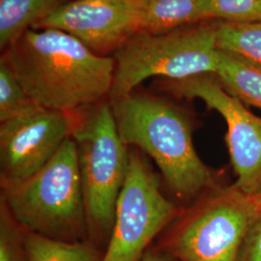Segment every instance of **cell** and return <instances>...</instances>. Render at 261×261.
<instances>
[{"label":"cell","mask_w":261,"mask_h":261,"mask_svg":"<svg viewBox=\"0 0 261 261\" xmlns=\"http://www.w3.org/2000/svg\"><path fill=\"white\" fill-rule=\"evenodd\" d=\"M5 58L39 106L75 113L103 101L112 90L115 60L94 53L56 28H31Z\"/></svg>","instance_id":"cell-1"},{"label":"cell","mask_w":261,"mask_h":261,"mask_svg":"<svg viewBox=\"0 0 261 261\" xmlns=\"http://www.w3.org/2000/svg\"><path fill=\"white\" fill-rule=\"evenodd\" d=\"M111 103L123 143L153 159L175 196L190 199L214 189L215 176L196 153L191 122L181 109L135 92Z\"/></svg>","instance_id":"cell-2"},{"label":"cell","mask_w":261,"mask_h":261,"mask_svg":"<svg viewBox=\"0 0 261 261\" xmlns=\"http://www.w3.org/2000/svg\"><path fill=\"white\" fill-rule=\"evenodd\" d=\"M2 190L1 201L27 231L67 242L86 241L84 193L72 137L37 173Z\"/></svg>","instance_id":"cell-3"},{"label":"cell","mask_w":261,"mask_h":261,"mask_svg":"<svg viewBox=\"0 0 261 261\" xmlns=\"http://www.w3.org/2000/svg\"><path fill=\"white\" fill-rule=\"evenodd\" d=\"M218 53L216 23L202 22L163 33L138 31L113 53L115 72L110 98L128 96L154 76L181 81L215 75Z\"/></svg>","instance_id":"cell-4"},{"label":"cell","mask_w":261,"mask_h":261,"mask_svg":"<svg viewBox=\"0 0 261 261\" xmlns=\"http://www.w3.org/2000/svg\"><path fill=\"white\" fill-rule=\"evenodd\" d=\"M76 143L88 237L110 239L115 207L129 168L130 151L117 130L112 103L101 101L75 119Z\"/></svg>","instance_id":"cell-5"},{"label":"cell","mask_w":261,"mask_h":261,"mask_svg":"<svg viewBox=\"0 0 261 261\" xmlns=\"http://www.w3.org/2000/svg\"><path fill=\"white\" fill-rule=\"evenodd\" d=\"M260 213V196L232 185L213 189L176 227L168 251L180 261H240L246 236Z\"/></svg>","instance_id":"cell-6"},{"label":"cell","mask_w":261,"mask_h":261,"mask_svg":"<svg viewBox=\"0 0 261 261\" xmlns=\"http://www.w3.org/2000/svg\"><path fill=\"white\" fill-rule=\"evenodd\" d=\"M177 214L176 206L162 194L147 161L139 151L130 150L128 173L102 261H141L151 241Z\"/></svg>","instance_id":"cell-7"},{"label":"cell","mask_w":261,"mask_h":261,"mask_svg":"<svg viewBox=\"0 0 261 261\" xmlns=\"http://www.w3.org/2000/svg\"><path fill=\"white\" fill-rule=\"evenodd\" d=\"M170 92L180 98L199 99L226 123L225 140L236 174L232 186L250 196L261 193V117L228 93L215 75L167 81Z\"/></svg>","instance_id":"cell-8"},{"label":"cell","mask_w":261,"mask_h":261,"mask_svg":"<svg viewBox=\"0 0 261 261\" xmlns=\"http://www.w3.org/2000/svg\"><path fill=\"white\" fill-rule=\"evenodd\" d=\"M75 113L38 107L0 124L1 187L27 180L44 168L72 136Z\"/></svg>","instance_id":"cell-9"},{"label":"cell","mask_w":261,"mask_h":261,"mask_svg":"<svg viewBox=\"0 0 261 261\" xmlns=\"http://www.w3.org/2000/svg\"><path fill=\"white\" fill-rule=\"evenodd\" d=\"M34 29L56 28L103 56L140 30L139 0H75L63 3Z\"/></svg>","instance_id":"cell-10"},{"label":"cell","mask_w":261,"mask_h":261,"mask_svg":"<svg viewBox=\"0 0 261 261\" xmlns=\"http://www.w3.org/2000/svg\"><path fill=\"white\" fill-rule=\"evenodd\" d=\"M140 30L163 33L212 19L210 0H139Z\"/></svg>","instance_id":"cell-11"},{"label":"cell","mask_w":261,"mask_h":261,"mask_svg":"<svg viewBox=\"0 0 261 261\" xmlns=\"http://www.w3.org/2000/svg\"><path fill=\"white\" fill-rule=\"evenodd\" d=\"M215 75L230 95L261 110V66L219 49Z\"/></svg>","instance_id":"cell-12"},{"label":"cell","mask_w":261,"mask_h":261,"mask_svg":"<svg viewBox=\"0 0 261 261\" xmlns=\"http://www.w3.org/2000/svg\"><path fill=\"white\" fill-rule=\"evenodd\" d=\"M63 0H0V47L9 48L28 30L46 19Z\"/></svg>","instance_id":"cell-13"},{"label":"cell","mask_w":261,"mask_h":261,"mask_svg":"<svg viewBox=\"0 0 261 261\" xmlns=\"http://www.w3.org/2000/svg\"><path fill=\"white\" fill-rule=\"evenodd\" d=\"M24 245L28 261H102L88 241L67 242L25 230Z\"/></svg>","instance_id":"cell-14"},{"label":"cell","mask_w":261,"mask_h":261,"mask_svg":"<svg viewBox=\"0 0 261 261\" xmlns=\"http://www.w3.org/2000/svg\"><path fill=\"white\" fill-rule=\"evenodd\" d=\"M217 25V47L238 55L261 66V21L236 23L220 21Z\"/></svg>","instance_id":"cell-15"},{"label":"cell","mask_w":261,"mask_h":261,"mask_svg":"<svg viewBox=\"0 0 261 261\" xmlns=\"http://www.w3.org/2000/svg\"><path fill=\"white\" fill-rule=\"evenodd\" d=\"M39 106L25 92L9 62L0 60V122L33 111Z\"/></svg>","instance_id":"cell-16"},{"label":"cell","mask_w":261,"mask_h":261,"mask_svg":"<svg viewBox=\"0 0 261 261\" xmlns=\"http://www.w3.org/2000/svg\"><path fill=\"white\" fill-rule=\"evenodd\" d=\"M23 229L1 201L0 208V261H28Z\"/></svg>","instance_id":"cell-17"},{"label":"cell","mask_w":261,"mask_h":261,"mask_svg":"<svg viewBox=\"0 0 261 261\" xmlns=\"http://www.w3.org/2000/svg\"><path fill=\"white\" fill-rule=\"evenodd\" d=\"M211 17L225 22L261 21V0H210Z\"/></svg>","instance_id":"cell-18"},{"label":"cell","mask_w":261,"mask_h":261,"mask_svg":"<svg viewBox=\"0 0 261 261\" xmlns=\"http://www.w3.org/2000/svg\"><path fill=\"white\" fill-rule=\"evenodd\" d=\"M240 261H261V213L255 219L246 236Z\"/></svg>","instance_id":"cell-19"},{"label":"cell","mask_w":261,"mask_h":261,"mask_svg":"<svg viewBox=\"0 0 261 261\" xmlns=\"http://www.w3.org/2000/svg\"><path fill=\"white\" fill-rule=\"evenodd\" d=\"M141 261H173L172 258L164 252L159 251H147Z\"/></svg>","instance_id":"cell-20"},{"label":"cell","mask_w":261,"mask_h":261,"mask_svg":"<svg viewBox=\"0 0 261 261\" xmlns=\"http://www.w3.org/2000/svg\"><path fill=\"white\" fill-rule=\"evenodd\" d=\"M257 196H259L261 197V193H260V194H259V195H257Z\"/></svg>","instance_id":"cell-21"}]
</instances>
